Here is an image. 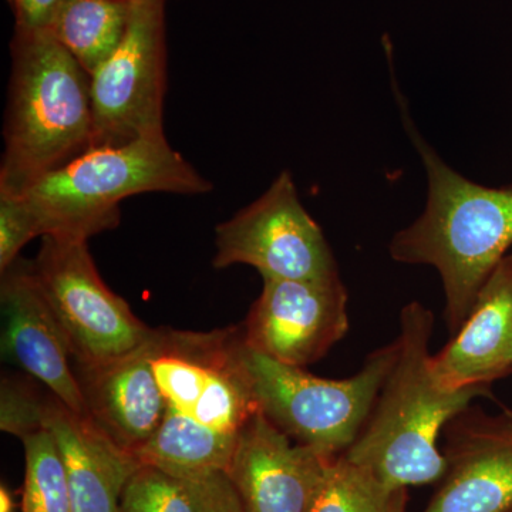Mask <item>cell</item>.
I'll return each mask as SVG.
<instances>
[{
	"instance_id": "cell-15",
	"label": "cell",
	"mask_w": 512,
	"mask_h": 512,
	"mask_svg": "<svg viewBox=\"0 0 512 512\" xmlns=\"http://www.w3.org/2000/svg\"><path fill=\"white\" fill-rule=\"evenodd\" d=\"M153 335L119 359L74 366L90 419L134 457L154 436L167 412L151 363Z\"/></svg>"
},
{
	"instance_id": "cell-22",
	"label": "cell",
	"mask_w": 512,
	"mask_h": 512,
	"mask_svg": "<svg viewBox=\"0 0 512 512\" xmlns=\"http://www.w3.org/2000/svg\"><path fill=\"white\" fill-rule=\"evenodd\" d=\"M47 394L28 380L3 376L0 386V429L20 440L43 429Z\"/></svg>"
},
{
	"instance_id": "cell-24",
	"label": "cell",
	"mask_w": 512,
	"mask_h": 512,
	"mask_svg": "<svg viewBox=\"0 0 512 512\" xmlns=\"http://www.w3.org/2000/svg\"><path fill=\"white\" fill-rule=\"evenodd\" d=\"M184 478L195 498L198 512H247L225 471L175 474Z\"/></svg>"
},
{
	"instance_id": "cell-18",
	"label": "cell",
	"mask_w": 512,
	"mask_h": 512,
	"mask_svg": "<svg viewBox=\"0 0 512 512\" xmlns=\"http://www.w3.org/2000/svg\"><path fill=\"white\" fill-rule=\"evenodd\" d=\"M131 0H67L50 32L92 76L126 35Z\"/></svg>"
},
{
	"instance_id": "cell-17",
	"label": "cell",
	"mask_w": 512,
	"mask_h": 512,
	"mask_svg": "<svg viewBox=\"0 0 512 512\" xmlns=\"http://www.w3.org/2000/svg\"><path fill=\"white\" fill-rule=\"evenodd\" d=\"M237 441L238 437L215 433L167 410L136 458L141 464H153L173 474L227 471Z\"/></svg>"
},
{
	"instance_id": "cell-10",
	"label": "cell",
	"mask_w": 512,
	"mask_h": 512,
	"mask_svg": "<svg viewBox=\"0 0 512 512\" xmlns=\"http://www.w3.org/2000/svg\"><path fill=\"white\" fill-rule=\"evenodd\" d=\"M349 293L342 279L264 278L241 325L247 348L305 369L328 355L349 332Z\"/></svg>"
},
{
	"instance_id": "cell-23",
	"label": "cell",
	"mask_w": 512,
	"mask_h": 512,
	"mask_svg": "<svg viewBox=\"0 0 512 512\" xmlns=\"http://www.w3.org/2000/svg\"><path fill=\"white\" fill-rule=\"evenodd\" d=\"M37 237L39 228L23 195L0 192V272L20 258L23 247Z\"/></svg>"
},
{
	"instance_id": "cell-13",
	"label": "cell",
	"mask_w": 512,
	"mask_h": 512,
	"mask_svg": "<svg viewBox=\"0 0 512 512\" xmlns=\"http://www.w3.org/2000/svg\"><path fill=\"white\" fill-rule=\"evenodd\" d=\"M333 457L289 439L258 412L225 473L247 512H308Z\"/></svg>"
},
{
	"instance_id": "cell-7",
	"label": "cell",
	"mask_w": 512,
	"mask_h": 512,
	"mask_svg": "<svg viewBox=\"0 0 512 512\" xmlns=\"http://www.w3.org/2000/svg\"><path fill=\"white\" fill-rule=\"evenodd\" d=\"M35 274L62 326L76 366H97L133 352L154 329L104 284L87 241L47 237L35 261Z\"/></svg>"
},
{
	"instance_id": "cell-3",
	"label": "cell",
	"mask_w": 512,
	"mask_h": 512,
	"mask_svg": "<svg viewBox=\"0 0 512 512\" xmlns=\"http://www.w3.org/2000/svg\"><path fill=\"white\" fill-rule=\"evenodd\" d=\"M0 192L22 194L93 147L92 76L50 30L16 32Z\"/></svg>"
},
{
	"instance_id": "cell-26",
	"label": "cell",
	"mask_w": 512,
	"mask_h": 512,
	"mask_svg": "<svg viewBox=\"0 0 512 512\" xmlns=\"http://www.w3.org/2000/svg\"><path fill=\"white\" fill-rule=\"evenodd\" d=\"M16 507L18 505H16L12 491L5 484H2V487H0V512H15Z\"/></svg>"
},
{
	"instance_id": "cell-21",
	"label": "cell",
	"mask_w": 512,
	"mask_h": 512,
	"mask_svg": "<svg viewBox=\"0 0 512 512\" xmlns=\"http://www.w3.org/2000/svg\"><path fill=\"white\" fill-rule=\"evenodd\" d=\"M120 512H198L184 478L153 464H141L128 478Z\"/></svg>"
},
{
	"instance_id": "cell-1",
	"label": "cell",
	"mask_w": 512,
	"mask_h": 512,
	"mask_svg": "<svg viewBox=\"0 0 512 512\" xmlns=\"http://www.w3.org/2000/svg\"><path fill=\"white\" fill-rule=\"evenodd\" d=\"M393 93L403 126L427 174L426 208L389 245L390 256L439 272L451 336L466 322L477 293L512 249V184L485 187L448 167L414 126L396 82Z\"/></svg>"
},
{
	"instance_id": "cell-20",
	"label": "cell",
	"mask_w": 512,
	"mask_h": 512,
	"mask_svg": "<svg viewBox=\"0 0 512 512\" xmlns=\"http://www.w3.org/2000/svg\"><path fill=\"white\" fill-rule=\"evenodd\" d=\"M22 443L26 460L22 512H73L66 468L50 431H36Z\"/></svg>"
},
{
	"instance_id": "cell-14",
	"label": "cell",
	"mask_w": 512,
	"mask_h": 512,
	"mask_svg": "<svg viewBox=\"0 0 512 512\" xmlns=\"http://www.w3.org/2000/svg\"><path fill=\"white\" fill-rule=\"evenodd\" d=\"M431 372L448 390L493 387L512 375V249L481 286L463 326L431 356Z\"/></svg>"
},
{
	"instance_id": "cell-4",
	"label": "cell",
	"mask_w": 512,
	"mask_h": 512,
	"mask_svg": "<svg viewBox=\"0 0 512 512\" xmlns=\"http://www.w3.org/2000/svg\"><path fill=\"white\" fill-rule=\"evenodd\" d=\"M212 191L167 138L93 147L22 192L40 238L87 241L120 224V202L147 192L198 195Z\"/></svg>"
},
{
	"instance_id": "cell-5",
	"label": "cell",
	"mask_w": 512,
	"mask_h": 512,
	"mask_svg": "<svg viewBox=\"0 0 512 512\" xmlns=\"http://www.w3.org/2000/svg\"><path fill=\"white\" fill-rule=\"evenodd\" d=\"M399 353V340L370 353L348 379H323L269 359L244 343L259 412L289 439L340 456L365 427Z\"/></svg>"
},
{
	"instance_id": "cell-9",
	"label": "cell",
	"mask_w": 512,
	"mask_h": 512,
	"mask_svg": "<svg viewBox=\"0 0 512 512\" xmlns=\"http://www.w3.org/2000/svg\"><path fill=\"white\" fill-rule=\"evenodd\" d=\"M215 234V268L249 265L262 278L299 281L340 278L328 239L303 207L289 171H282L258 200L218 225Z\"/></svg>"
},
{
	"instance_id": "cell-12",
	"label": "cell",
	"mask_w": 512,
	"mask_h": 512,
	"mask_svg": "<svg viewBox=\"0 0 512 512\" xmlns=\"http://www.w3.org/2000/svg\"><path fill=\"white\" fill-rule=\"evenodd\" d=\"M3 356L80 416L87 414L72 352L37 282L33 262L18 258L2 272Z\"/></svg>"
},
{
	"instance_id": "cell-2",
	"label": "cell",
	"mask_w": 512,
	"mask_h": 512,
	"mask_svg": "<svg viewBox=\"0 0 512 512\" xmlns=\"http://www.w3.org/2000/svg\"><path fill=\"white\" fill-rule=\"evenodd\" d=\"M434 315L421 302L400 313L399 353L352 447L343 456L390 488L433 484L446 474L440 434L491 387L448 390L431 372Z\"/></svg>"
},
{
	"instance_id": "cell-6",
	"label": "cell",
	"mask_w": 512,
	"mask_h": 512,
	"mask_svg": "<svg viewBox=\"0 0 512 512\" xmlns=\"http://www.w3.org/2000/svg\"><path fill=\"white\" fill-rule=\"evenodd\" d=\"M151 363L167 410L198 426L239 437L259 412L241 326L211 332L156 329Z\"/></svg>"
},
{
	"instance_id": "cell-11",
	"label": "cell",
	"mask_w": 512,
	"mask_h": 512,
	"mask_svg": "<svg viewBox=\"0 0 512 512\" xmlns=\"http://www.w3.org/2000/svg\"><path fill=\"white\" fill-rule=\"evenodd\" d=\"M443 433L446 474L423 512H512V410L470 404Z\"/></svg>"
},
{
	"instance_id": "cell-19",
	"label": "cell",
	"mask_w": 512,
	"mask_h": 512,
	"mask_svg": "<svg viewBox=\"0 0 512 512\" xmlns=\"http://www.w3.org/2000/svg\"><path fill=\"white\" fill-rule=\"evenodd\" d=\"M407 501V490L387 487L340 454L330 460L308 512H406Z\"/></svg>"
},
{
	"instance_id": "cell-16",
	"label": "cell",
	"mask_w": 512,
	"mask_h": 512,
	"mask_svg": "<svg viewBox=\"0 0 512 512\" xmlns=\"http://www.w3.org/2000/svg\"><path fill=\"white\" fill-rule=\"evenodd\" d=\"M43 429L55 439L72 495L73 512H120L128 478L141 466L89 416H80L47 394Z\"/></svg>"
},
{
	"instance_id": "cell-25",
	"label": "cell",
	"mask_w": 512,
	"mask_h": 512,
	"mask_svg": "<svg viewBox=\"0 0 512 512\" xmlns=\"http://www.w3.org/2000/svg\"><path fill=\"white\" fill-rule=\"evenodd\" d=\"M67 0H12L16 15V32L33 33L50 30Z\"/></svg>"
},
{
	"instance_id": "cell-8",
	"label": "cell",
	"mask_w": 512,
	"mask_h": 512,
	"mask_svg": "<svg viewBox=\"0 0 512 512\" xmlns=\"http://www.w3.org/2000/svg\"><path fill=\"white\" fill-rule=\"evenodd\" d=\"M164 3L131 0L126 35L92 74L93 147L165 136Z\"/></svg>"
}]
</instances>
